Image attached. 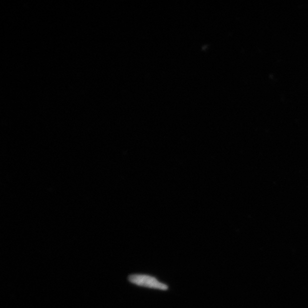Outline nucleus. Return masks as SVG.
I'll return each mask as SVG.
<instances>
[{
    "instance_id": "obj_1",
    "label": "nucleus",
    "mask_w": 308,
    "mask_h": 308,
    "mask_svg": "<svg viewBox=\"0 0 308 308\" xmlns=\"http://www.w3.org/2000/svg\"><path fill=\"white\" fill-rule=\"evenodd\" d=\"M129 281L137 286L150 288L166 290L168 286L160 282L150 276L144 274H132L128 277Z\"/></svg>"
}]
</instances>
